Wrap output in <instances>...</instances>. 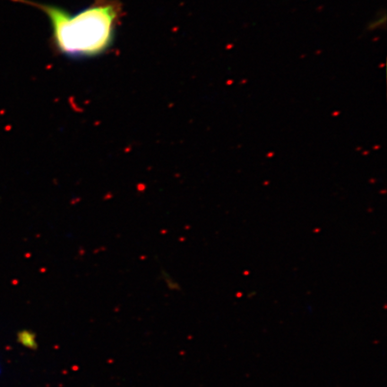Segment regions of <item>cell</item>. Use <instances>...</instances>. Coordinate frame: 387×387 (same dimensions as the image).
I'll use <instances>...</instances> for the list:
<instances>
[{
	"label": "cell",
	"mask_w": 387,
	"mask_h": 387,
	"mask_svg": "<svg viewBox=\"0 0 387 387\" xmlns=\"http://www.w3.org/2000/svg\"><path fill=\"white\" fill-rule=\"evenodd\" d=\"M12 1L30 5L43 12L50 23L53 48L71 58H94L107 52L115 41L123 9L118 0H95L76 13L31 0Z\"/></svg>",
	"instance_id": "1"
},
{
	"label": "cell",
	"mask_w": 387,
	"mask_h": 387,
	"mask_svg": "<svg viewBox=\"0 0 387 387\" xmlns=\"http://www.w3.org/2000/svg\"><path fill=\"white\" fill-rule=\"evenodd\" d=\"M385 14L383 15L377 16L375 19H374L373 21L369 23L368 29L369 30H375L376 28H379V25L381 27V24H385Z\"/></svg>",
	"instance_id": "2"
}]
</instances>
